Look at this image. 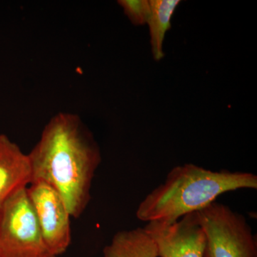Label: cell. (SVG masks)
Instances as JSON below:
<instances>
[{
	"mask_svg": "<svg viewBox=\"0 0 257 257\" xmlns=\"http://www.w3.org/2000/svg\"><path fill=\"white\" fill-rule=\"evenodd\" d=\"M32 181H44L63 198L71 217L79 218L91 200L100 149L90 130L76 114L52 116L28 154Z\"/></svg>",
	"mask_w": 257,
	"mask_h": 257,
	"instance_id": "6da1fadb",
	"label": "cell"
},
{
	"mask_svg": "<svg viewBox=\"0 0 257 257\" xmlns=\"http://www.w3.org/2000/svg\"><path fill=\"white\" fill-rule=\"evenodd\" d=\"M257 189V176L242 172H214L193 165L177 166L163 184L149 193L139 204V220L171 224L190 213L216 202L224 193Z\"/></svg>",
	"mask_w": 257,
	"mask_h": 257,
	"instance_id": "7a4b0ae2",
	"label": "cell"
},
{
	"mask_svg": "<svg viewBox=\"0 0 257 257\" xmlns=\"http://www.w3.org/2000/svg\"><path fill=\"white\" fill-rule=\"evenodd\" d=\"M0 257H57L45 242L27 187L15 192L0 213Z\"/></svg>",
	"mask_w": 257,
	"mask_h": 257,
	"instance_id": "3957f363",
	"label": "cell"
},
{
	"mask_svg": "<svg viewBox=\"0 0 257 257\" xmlns=\"http://www.w3.org/2000/svg\"><path fill=\"white\" fill-rule=\"evenodd\" d=\"M197 214L207 239L203 257H257L256 236L244 216L216 202Z\"/></svg>",
	"mask_w": 257,
	"mask_h": 257,
	"instance_id": "277c9868",
	"label": "cell"
},
{
	"mask_svg": "<svg viewBox=\"0 0 257 257\" xmlns=\"http://www.w3.org/2000/svg\"><path fill=\"white\" fill-rule=\"evenodd\" d=\"M27 192L47 246L56 256L63 254L72 241V217L63 198L40 179L29 184Z\"/></svg>",
	"mask_w": 257,
	"mask_h": 257,
	"instance_id": "5b68a950",
	"label": "cell"
},
{
	"mask_svg": "<svg viewBox=\"0 0 257 257\" xmlns=\"http://www.w3.org/2000/svg\"><path fill=\"white\" fill-rule=\"evenodd\" d=\"M144 229L156 245L158 257L204 256L207 239L197 212L171 224L150 221Z\"/></svg>",
	"mask_w": 257,
	"mask_h": 257,
	"instance_id": "8992f818",
	"label": "cell"
},
{
	"mask_svg": "<svg viewBox=\"0 0 257 257\" xmlns=\"http://www.w3.org/2000/svg\"><path fill=\"white\" fill-rule=\"evenodd\" d=\"M32 181L28 154L6 135H0V213L5 203L19 189Z\"/></svg>",
	"mask_w": 257,
	"mask_h": 257,
	"instance_id": "52a82bcc",
	"label": "cell"
},
{
	"mask_svg": "<svg viewBox=\"0 0 257 257\" xmlns=\"http://www.w3.org/2000/svg\"><path fill=\"white\" fill-rule=\"evenodd\" d=\"M103 253L104 257H158L156 245L144 227L118 231Z\"/></svg>",
	"mask_w": 257,
	"mask_h": 257,
	"instance_id": "ba28073f",
	"label": "cell"
},
{
	"mask_svg": "<svg viewBox=\"0 0 257 257\" xmlns=\"http://www.w3.org/2000/svg\"><path fill=\"white\" fill-rule=\"evenodd\" d=\"M179 0H150L151 14L147 24L150 28L152 53L155 61L165 57L163 50L166 32L170 30L171 20Z\"/></svg>",
	"mask_w": 257,
	"mask_h": 257,
	"instance_id": "9c48e42d",
	"label": "cell"
},
{
	"mask_svg": "<svg viewBox=\"0 0 257 257\" xmlns=\"http://www.w3.org/2000/svg\"><path fill=\"white\" fill-rule=\"evenodd\" d=\"M117 3L122 8L124 15L135 26H141L147 24L151 14L150 1L119 0Z\"/></svg>",
	"mask_w": 257,
	"mask_h": 257,
	"instance_id": "30bf717a",
	"label": "cell"
}]
</instances>
